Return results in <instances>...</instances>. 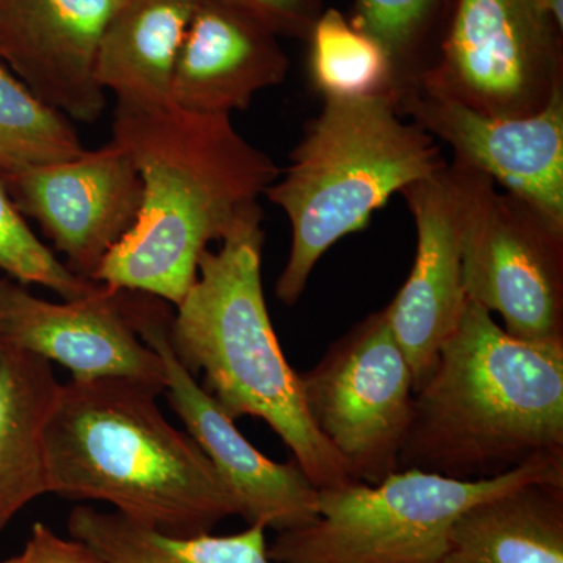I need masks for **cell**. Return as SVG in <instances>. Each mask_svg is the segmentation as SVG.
I'll list each match as a JSON object with an SVG mask.
<instances>
[{
  "label": "cell",
  "mask_w": 563,
  "mask_h": 563,
  "mask_svg": "<svg viewBox=\"0 0 563 563\" xmlns=\"http://www.w3.org/2000/svg\"><path fill=\"white\" fill-rule=\"evenodd\" d=\"M111 141L135 163L143 202L95 282L177 306L198 277L203 252L261 206L280 169L236 131L232 117L174 103L117 102Z\"/></svg>",
  "instance_id": "6da1fadb"
},
{
  "label": "cell",
  "mask_w": 563,
  "mask_h": 563,
  "mask_svg": "<svg viewBox=\"0 0 563 563\" xmlns=\"http://www.w3.org/2000/svg\"><path fill=\"white\" fill-rule=\"evenodd\" d=\"M563 454V342L515 339L466 303L435 368L415 391L398 470L492 479Z\"/></svg>",
  "instance_id": "7a4b0ae2"
},
{
  "label": "cell",
  "mask_w": 563,
  "mask_h": 563,
  "mask_svg": "<svg viewBox=\"0 0 563 563\" xmlns=\"http://www.w3.org/2000/svg\"><path fill=\"white\" fill-rule=\"evenodd\" d=\"M157 393L122 379L62 384L46 426L47 490L101 501L176 537L239 517L235 499L201 448L174 428Z\"/></svg>",
  "instance_id": "3957f363"
},
{
  "label": "cell",
  "mask_w": 563,
  "mask_h": 563,
  "mask_svg": "<svg viewBox=\"0 0 563 563\" xmlns=\"http://www.w3.org/2000/svg\"><path fill=\"white\" fill-rule=\"evenodd\" d=\"M262 222L257 206L220 250L203 252L195 284L169 318V344L192 376L202 374V387L232 420L261 418L318 490L342 487L354 481L307 412L299 374L285 358L269 318Z\"/></svg>",
  "instance_id": "277c9868"
},
{
  "label": "cell",
  "mask_w": 563,
  "mask_h": 563,
  "mask_svg": "<svg viewBox=\"0 0 563 563\" xmlns=\"http://www.w3.org/2000/svg\"><path fill=\"white\" fill-rule=\"evenodd\" d=\"M446 165L442 144L399 113L391 92L322 99L290 165L265 191L291 228L277 299L295 306L333 244L368 228L391 196Z\"/></svg>",
  "instance_id": "5b68a950"
},
{
  "label": "cell",
  "mask_w": 563,
  "mask_h": 563,
  "mask_svg": "<svg viewBox=\"0 0 563 563\" xmlns=\"http://www.w3.org/2000/svg\"><path fill=\"white\" fill-rule=\"evenodd\" d=\"M529 483L563 484V454L533 459L492 479L398 470L379 484L318 492V518L277 532L273 563H442L451 529L476 504Z\"/></svg>",
  "instance_id": "8992f818"
},
{
  "label": "cell",
  "mask_w": 563,
  "mask_h": 563,
  "mask_svg": "<svg viewBox=\"0 0 563 563\" xmlns=\"http://www.w3.org/2000/svg\"><path fill=\"white\" fill-rule=\"evenodd\" d=\"M417 85L481 113L531 117L563 90V27L548 0H455L439 58Z\"/></svg>",
  "instance_id": "52a82bcc"
},
{
  "label": "cell",
  "mask_w": 563,
  "mask_h": 563,
  "mask_svg": "<svg viewBox=\"0 0 563 563\" xmlns=\"http://www.w3.org/2000/svg\"><path fill=\"white\" fill-rule=\"evenodd\" d=\"M307 412L352 481L398 472L413 417V374L385 310L368 314L299 374Z\"/></svg>",
  "instance_id": "ba28073f"
},
{
  "label": "cell",
  "mask_w": 563,
  "mask_h": 563,
  "mask_svg": "<svg viewBox=\"0 0 563 563\" xmlns=\"http://www.w3.org/2000/svg\"><path fill=\"white\" fill-rule=\"evenodd\" d=\"M125 312L143 342L165 365L169 404L235 499L239 517L266 531H292L318 518V488L295 461L274 462L239 431L196 376L174 354L166 302L144 292H122Z\"/></svg>",
  "instance_id": "9c48e42d"
},
{
  "label": "cell",
  "mask_w": 563,
  "mask_h": 563,
  "mask_svg": "<svg viewBox=\"0 0 563 563\" xmlns=\"http://www.w3.org/2000/svg\"><path fill=\"white\" fill-rule=\"evenodd\" d=\"M463 290L515 339L563 342V225L492 181L466 231Z\"/></svg>",
  "instance_id": "30bf717a"
},
{
  "label": "cell",
  "mask_w": 563,
  "mask_h": 563,
  "mask_svg": "<svg viewBox=\"0 0 563 563\" xmlns=\"http://www.w3.org/2000/svg\"><path fill=\"white\" fill-rule=\"evenodd\" d=\"M492 181L451 161L399 192L413 217L417 252L412 272L384 310L412 369L415 391L431 376L468 303L463 290L466 231Z\"/></svg>",
  "instance_id": "8fae6325"
},
{
  "label": "cell",
  "mask_w": 563,
  "mask_h": 563,
  "mask_svg": "<svg viewBox=\"0 0 563 563\" xmlns=\"http://www.w3.org/2000/svg\"><path fill=\"white\" fill-rule=\"evenodd\" d=\"M14 206L32 218L87 280L128 236L139 218L143 184L120 144L107 143L73 161L35 166L2 177Z\"/></svg>",
  "instance_id": "7c38bea8"
},
{
  "label": "cell",
  "mask_w": 563,
  "mask_h": 563,
  "mask_svg": "<svg viewBox=\"0 0 563 563\" xmlns=\"http://www.w3.org/2000/svg\"><path fill=\"white\" fill-rule=\"evenodd\" d=\"M396 106L446 144L453 162L485 174L563 225V90L539 113L521 118L481 113L420 85L399 92Z\"/></svg>",
  "instance_id": "4fadbf2b"
},
{
  "label": "cell",
  "mask_w": 563,
  "mask_h": 563,
  "mask_svg": "<svg viewBox=\"0 0 563 563\" xmlns=\"http://www.w3.org/2000/svg\"><path fill=\"white\" fill-rule=\"evenodd\" d=\"M0 343L57 363L76 380L122 379L165 393L161 355L136 332L117 288L51 302L0 277Z\"/></svg>",
  "instance_id": "5bb4252c"
},
{
  "label": "cell",
  "mask_w": 563,
  "mask_h": 563,
  "mask_svg": "<svg viewBox=\"0 0 563 563\" xmlns=\"http://www.w3.org/2000/svg\"><path fill=\"white\" fill-rule=\"evenodd\" d=\"M122 0H0V60L41 101L95 124L107 109L96 79L103 29Z\"/></svg>",
  "instance_id": "9a60e30c"
},
{
  "label": "cell",
  "mask_w": 563,
  "mask_h": 563,
  "mask_svg": "<svg viewBox=\"0 0 563 563\" xmlns=\"http://www.w3.org/2000/svg\"><path fill=\"white\" fill-rule=\"evenodd\" d=\"M290 58L280 38L221 0H198L172 84V103L203 114L250 109L258 92L287 79Z\"/></svg>",
  "instance_id": "2e32d148"
},
{
  "label": "cell",
  "mask_w": 563,
  "mask_h": 563,
  "mask_svg": "<svg viewBox=\"0 0 563 563\" xmlns=\"http://www.w3.org/2000/svg\"><path fill=\"white\" fill-rule=\"evenodd\" d=\"M198 0H122L103 29L96 79L117 102L172 103L174 66Z\"/></svg>",
  "instance_id": "e0dca14e"
},
{
  "label": "cell",
  "mask_w": 563,
  "mask_h": 563,
  "mask_svg": "<svg viewBox=\"0 0 563 563\" xmlns=\"http://www.w3.org/2000/svg\"><path fill=\"white\" fill-rule=\"evenodd\" d=\"M60 387L52 363L0 344V532L49 493L44 437Z\"/></svg>",
  "instance_id": "ac0fdd59"
},
{
  "label": "cell",
  "mask_w": 563,
  "mask_h": 563,
  "mask_svg": "<svg viewBox=\"0 0 563 563\" xmlns=\"http://www.w3.org/2000/svg\"><path fill=\"white\" fill-rule=\"evenodd\" d=\"M442 563H563V484L529 483L470 507Z\"/></svg>",
  "instance_id": "d6986e66"
},
{
  "label": "cell",
  "mask_w": 563,
  "mask_h": 563,
  "mask_svg": "<svg viewBox=\"0 0 563 563\" xmlns=\"http://www.w3.org/2000/svg\"><path fill=\"white\" fill-rule=\"evenodd\" d=\"M68 529L70 537L88 544L106 563H273L262 526H247L231 536L176 537L114 510L77 506Z\"/></svg>",
  "instance_id": "ffe728a7"
},
{
  "label": "cell",
  "mask_w": 563,
  "mask_h": 563,
  "mask_svg": "<svg viewBox=\"0 0 563 563\" xmlns=\"http://www.w3.org/2000/svg\"><path fill=\"white\" fill-rule=\"evenodd\" d=\"M455 0H352L351 22L372 36L390 62L396 96L432 69Z\"/></svg>",
  "instance_id": "44dd1931"
},
{
  "label": "cell",
  "mask_w": 563,
  "mask_h": 563,
  "mask_svg": "<svg viewBox=\"0 0 563 563\" xmlns=\"http://www.w3.org/2000/svg\"><path fill=\"white\" fill-rule=\"evenodd\" d=\"M306 41L310 84L322 99L396 96L391 65L383 47L335 7L322 11Z\"/></svg>",
  "instance_id": "7402d4cb"
},
{
  "label": "cell",
  "mask_w": 563,
  "mask_h": 563,
  "mask_svg": "<svg viewBox=\"0 0 563 563\" xmlns=\"http://www.w3.org/2000/svg\"><path fill=\"white\" fill-rule=\"evenodd\" d=\"M87 151L65 114L0 65V177L73 161Z\"/></svg>",
  "instance_id": "603a6c76"
},
{
  "label": "cell",
  "mask_w": 563,
  "mask_h": 563,
  "mask_svg": "<svg viewBox=\"0 0 563 563\" xmlns=\"http://www.w3.org/2000/svg\"><path fill=\"white\" fill-rule=\"evenodd\" d=\"M0 272L22 285H41L76 301L95 295L102 284L70 272L51 247L41 242L24 214L14 206L5 181L0 177Z\"/></svg>",
  "instance_id": "cb8c5ba5"
},
{
  "label": "cell",
  "mask_w": 563,
  "mask_h": 563,
  "mask_svg": "<svg viewBox=\"0 0 563 563\" xmlns=\"http://www.w3.org/2000/svg\"><path fill=\"white\" fill-rule=\"evenodd\" d=\"M250 14L279 38L306 41L328 0H221Z\"/></svg>",
  "instance_id": "d4e9b609"
},
{
  "label": "cell",
  "mask_w": 563,
  "mask_h": 563,
  "mask_svg": "<svg viewBox=\"0 0 563 563\" xmlns=\"http://www.w3.org/2000/svg\"><path fill=\"white\" fill-rule=\"evenodd\" d=\"M2 563H106L88 544L65 539L44 523L33 525L24 548Z\"/></svg>",
  "instance_id": "484cf974"
},
{
  "label": "cell",
  "mask_w": 563,
  "mask_h": 563,
  "mask_svg": "<svg viewBox=\"0 0 563 563\" xmlns=\"http://www.w3.org/2000/svg\"><path fill=\"white\" fill-rule=\"evenodd\" d=\"M0 344H2V343H0Z\"/></svg>",
  "instance_id": "4316f807"
}]
</instances>
